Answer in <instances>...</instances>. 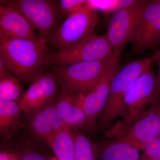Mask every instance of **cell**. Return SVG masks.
<instances>
[{
	"label": "cell",
	"instance_id": "1",
	"mask_svg": "<svg viewBox=\"0 0 160 160\" xmlns=\"http://www.w3.org/2000/svg\"><path fill=\"white\" fill-rule=\"evenodd\" d=\"M0 53L12 73L24 82L31 83L49 66L52 52L42 42L0 34Z\"/></svg>",
	"mask_w": 160,
	"mask_h": 160
},
{
	"label": "cell",
	"instance_id": "2",
	"mask_svg": "<svg viewBox=\"0 0 160 160\" xmlns=\"http://www.w3.org/2000/svg\"><path fill=\"white\" fill-rule=\"evenodd\" d=\"M159 100L157 76L151 66L126 92L123 98L122 118L108 129L107 135L110 138L120 137L149 106Z\"/></svg>",
	"mask_w": 160,
	"mask_h": 160
},
{
	"label": "cell",
	"instance_id": "3",
	"mask_svg": "<svg viewBox=\"0 0 160 160\" xmlns=\"http://www.w3.org/2000/svg\"><path fill=\"white\" fill-rule=\"evenodd\" d=\"M160 54L158 51L151 57L135 60L119 69L112 81L108 100L98 118L101 129H109L112 123L122 116L123 98L137 80L145 72Z\"/></svg>",
	"mask_w": 160,
	"mask_h": 160
},
{
	"label": "cell",
	"instance_id": "4",
	"mask_svg": "<svg viewBox=\"0 0 160 160\" xmlns=\"http://www.w3.org/2000/svg\"><path fill=\"white\" fill-rule=\"evenodd\" d=\"M112 55L103 59L53 66L52 73L61 91L85 96L95 85L110 63Z\"/></svg>",
	"mask_w": 160,
	"mask_h": 160
},
{
	"label": "cell",
	"instance_id": "5",
	"mask_svg": "<svg viewBox=\"0 0 160 160\" xmlns=\"http://www.w3.org/2000/svg\"><path fill=\"white\" fill-rule=\"evenodd\" d=\"M98 21L97 10L86 3L82 10L67 17L54 32L49 43L58 51L73 46L93 34Z\"/></svg>",
	"mask_w": 160,
	"mask_h": 160
},
{
	"label": "cell",
	"instance_id": "6",
	"mask_svg": "<svg viewBox=\"0 0 160 160\" xmlns=\"http://www.w3.org/2000/svg\"><path fill=\"white\" fill-rule=\"evenodd\" d=\"M113 49L106 34L102 36L92 34L85 39L61 51L51 53L49 66H64L80 62L103 59L111 56Z\"/></svg>",
	"mask_w": 160,
	"mask_h": 160
},
{
	"label": "cell",
	"instance_id": "7",
	"mask_svg": "<svg viewBox=\"0 0 160 160\" xmlns=\"http://www.w3.org/2000/svg\"><path fill=\"white\" fill-rule=\"evenodd\" d=\"M2 1L19 10L38 32L43 42H49L55 31L58 11L51 1L46 0H15Z\"/></svg>",
	"mask_w": 160,
	"mask_h": 160
},
{
	"label": "cell",
	"instance_id": "8",
	"mask_svg": "<svg viewBox=\"0 0 160 160\" xmlns=\"http://www.w3.org/2000/svg\"><path fill=\"white\" fill-rule=\"evenodd\" d=\"M148 2L136 0L113 13L106 33L113 52L121 53L126 43L130 42Z\"/></svg>",
	"mask_w": 160,
	"mask_h": 160
},
{
	"label": "cell",
	"instance_id": "9",
	"mask_svg": "<svg viewBox=\"0 0 160 160\" xmlns=\"http://www.w3.org/2000/svg\"><path fill=\"white\" fill-rule=\"evenodd\" d=\"M119 52H113L111 61L95 85L83 99V109L86 115L84 129L94 127L105 106L110 92L112 81L120 69Z\"/></svg>",
	"mask_w": 160,
	"mask_h": 160
},
{
	"label": "cell",
	"instance_id": "10",
	"mask_svg": "<svg viewBox=\"0 0 160 160\" xmlns=\"http://www.w3.org/2000/svg\"><path fill=\"white\" fill-rule=\"evenodd\" d=\"M132 51L136 54L160 45V2L149 1L131 40Z\"/></svg>",
	"mask_w": 160,
	"mask_h": 160
},
{
	"label": "cell",
	"instance_id": "11",
	"mask_svg": "<svg viewBox=\"0 0 160 160\" xmlns=\"http://www.w3.org/2000/svg\"><path fill=\"white\" fill-rule=\"evenodd\" d=\"M160 137V100L149 106L117 142L143 150L147 144Z\"/></svg>",
	"mask_w": 160,
	"mask_h": 160
},
{
	"label": "cell",
	"instance_id": "12",
	"mask_svg": "<svg viewBox=\"0 0 160 160\" xmlns=\"http://www.w3.org/2000/svg\"><path fill=\"white\" fill-rule=\"evenodd\" d=\"M19 102L21 111L32 117L55 100L58 84L52 72H43L31 83Z\"/></svg>",
	"mask_w": 160,
	"mask_h": 160
},
{
	"label": "cell",
	"instance_id": "13",
	"mask_svg": "<svg viewBox=\"0 0 160 160\" xmlns=\"http://www.w3.org/2000/svg\"><path fill=\"white\" fill-rule=\"evenodd\" d=\"M0 5V34L9 38L42 42L28 20L8 4Z\"/></svg>",
	"mask_w": 160,
	"mask_h": 160
},
{
	"label": "cell",
	"instance_id": "14",
	"mask_svg": "<svg viewBox=\"0 0 160 160\" xmlns=\"http://www.w3.org/2000/svg\"><path fill=\"white\" fill-rule=\"evenodd\" d=\"M66 126L58 111L55 100L31 117L30 123L33 133L45 140Z\"/></svg>",
	"mask_w": 160,
	"mask_h": 160
},
{
	"label": "cell",
	"instance_id": "15",
	"mask_svg": "<svg viewBox=\"0 0 160 160\" xmlns=\"http://www.w3.org/2000/svg\"><path fill=\"white\" fill-rule=\"evenodd\" d=\"M83 95H72L61 91L56 102L58 111L67 127L76 130L83 128L86 115L83 109Z\"/></svg>",
	"mask_w": 160,
	"mask_h": 160
},
{
	"label": "cell",
	"instance_id": "16",
	"mask_svg": "<svg viewBox=\"0 0 160 160\" xmlns=\"http://www.w3.org/2000/svg\"><path fill=\"white\" fill-rule=\"evenodd\" d=\"M71 130L66 126L46 139L59 160H76Z\"/></svg>",
	"mask_w": 160,
	"mask_h": 160
},
{
	"label": "cell",
	"instance_id": "17",
	"mask_svg": "<svg viewBox=\"0 0 160 160\" xmlns=\"http://www.w3.org/2000/svg\"><path fill=\"white\" fill-rule=\"evenodd\" d=\"M19 103L15 101H0V131L6 136L17 126L20 117Z\"/></svg>",
	"mask_w": 160,
	"mask_h": 160
},
{
	"label": "cell",
	"instance_id": "18",
	"mask_svg": "<svg viewBox=\"0 0 160 160\" xmlns=\"http://www.w3.org/2000/svg\"><path fill=\"white\" fill-rule=\"evenodd\" d=\"M139 151L126 143L117 142L107 146L102 154V160H140Z\"/></svg>",
	"mask_w": 160,
	"mask_h": 160
},
{
	"label": "cell",
	"instance_id": "19",
	"mask_svg": "<svg viewBox=\"0 0 160 160\" xmlns=\"http://www.w3.org/2000/svg\"><path fill=\"white\" fill-rule=\"evenodd\" d=\"M18 78L11 74L0 77V101H15L22 96V89Z\"/></svg>",
	"mask_w": 160,
	"mask_h": 160
},
{
	"label": "cell",
	"instance_id": "20",
	"mask_svg": "<svg viewBox=\"0 0 160 160\" xmlns=\"http://www.w3.org/2000/svg\"><path fill=\"white\" fill-rule=\"evenodd\" d=\"M73 135L76 160H93L91 144L86 136L75 130Z\"/></svg>",
	"mask_w": 160,
	"mask_h": 160
},
{
	"label": "cell",
	"instance_id": "21",
	"mask_svg": "<svg viewBox=\"0 0 160 160\" xmlns=\"http://www.w3.org/2000/svg\"><path fill=\"white\" fill-rule=\"evenodd\" d=\"M136 0L129 1H87V4L92 9L106 12H112L129 6Z\"/></svg>",
	"mask_w": 160,
	"mask_h": 160
},
{
	"label": "cell",
	"instance_id": "22",
	"mask_svg": "<svg viewBox=\"0 0 160 160\" xmlns=\"http://www.w3.org/2000/svg\"><path fill=\"white\" fill-rule=\"evenodd\" d=\"M87 2L85 0H61L59 11L63 16L68 17L70 15L83 9Z\"/></svg>",
	"mask_w": 160,
	"mask_h": 160
},
{
	"label": "cell",
	"instance_id": "23",
	"mask_svg": "<svg viewBox=\"0 0 160 160\" xmlns=\"http://www.w3.org/2000/svg\"><path fill=\"white\" fill-rule=\"evenodd\" d=\"M140 160H160V137L147 143Z\"/></svg>",
	"mask_w": 160,
	"mask_h": 160
},
{
	"label": "cell",
	"instance_id": "24",
	"mask_svg": "<svg viewBox=\"0 0 160 160\" xmlns=\"http://www.w3.org/2000/svg\"><path fill=\"white\" fill-rule=\"evenodd\" d=\"M11 73L2 55L0 53V77L6 75L11 74Z\"/></svg>",
	"mask_w": 160,
	"mask_h": 160
},
{
	"label": "cell",
	"instance_id": "25",
	"mask_svg": "<svg viewBox=\"0 0 160 160\" xmlns=\"http://www.w3.org/2000/svg\"><path fill=\"white\" fill-rule=\"evenodd\" d=\"M21 160H46L42 155L36 152H30L25 155Z\"/></svg>",
	"mask_w": 160,
	"mask_h": 160
},
{
	"label": "cell",
	"instance_id": "26",
	"mask_svg": "<svg viewBox=\"0 0 160 160\" xmlns=\"http://www.w3.org/2000/svg\"><path fill=\"white\" fill-rule=\"evenodd\" d=\"M0 160H17L14 156L6 152H1L0 153Z\"/></svg>",
	"mask_w": 160,
	"mask_h": 160
},
{
	"label": "cell",
	"instance_id": "27",
	"mask_svg": "<svg viewBox=\"0 0 160 160\" xmlns=\"http://www.w3.org/2000/svg\"><path fill=\"white\" fill-rule=\"evenodd\" d=\"M156 62L157 64L158 67V75L157 76L158 83L160 90V54Z\"/></svg>",
	"mask_w": 160,
	"mask_h": 160
},
{
	"label": "cell",
	"instance_id": "28",
	"mask_svg": "<svg viewBox=\"0 0 160 160\" xmlns=\"http://www.w3.org/2000/svg\"><path fill=\"white\" fill-rule=\"evenodd\" d=\"M159 1L160 2V0H159Z\"/></svg>",
	"mask_w": 160,
	"mask_h": 160
}]
</instances>
